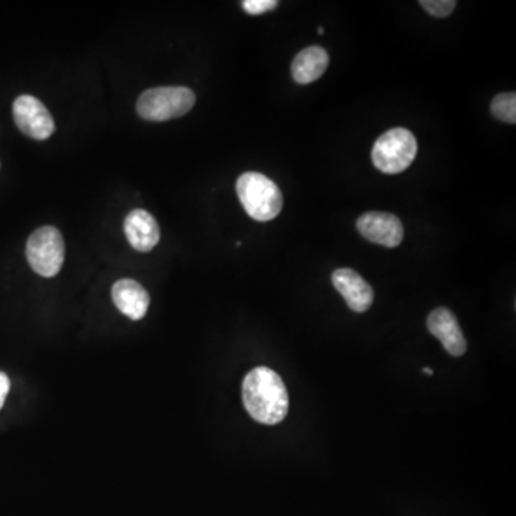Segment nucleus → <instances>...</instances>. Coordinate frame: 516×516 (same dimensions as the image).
I'll return each instance as SVG.
<instances>
[{"label": "nucleus", "instance_id": "obj_14", "mask_svg": "<svg viewBox=\"0 0 516 516\" xmlns=\"http://www.w3.org/2000/svg\"><path fill=\"white\" fill-rule=\"evenodd\" d=\"M420 6L435 18H446L455 11L456 2L455 0H420Z\"/></svg>", "mask_w": 516, "mask_h": 516}, {"label": "nucleus", "instance_id": "obj_6", "mask_svg": "<svg viewBox=\"0 0 516 516\" xmlns=\"http://www.w3.org/2000/svg\"><path fill=\"white\" fill-rule=\"evenodd\" d=\"M13 118L23 134L36 141H45L55 132V121L49 109L31 95H21L13 102Z\"/></svg>", "mask_w": 516, "mask_h": 516}, {"label": "nucleus", "instance_id": "obj_4", "mask_svg": "<svg viewBox=\"0 0 516 516\" xmlns=\"http://www.w3.org/2000/svg\"><path fill=\"white\" fill-rule=\"evenodd\" d=\"M418 154L415 135L405 128L390 129L373 145L372 161L385 174L408 170Z\"/></svg>", "mask_w": 516, "mask_h": 516}, {"label": "nucleus", "instance_id": "obj_8", "mask_svg": "<svg viewBox=\"0 0 516 516\" xmlns=\"http://www.w3.org/2000/svg\"><path fill=\"white\" fill-rule=\"evenodd\" d=\"M334 289L342 294L350 310L356 313H365L372 307L375 293L357 271L352 269H339L332 276Z\"/></svg>", "mask_w": 516, "mask_h": 516}, {"label": "nucleus", "instance_id": "obj_1", "mask_svg": "<svg viewBox=\"0 0 516 516\" xmlns=\"http://www.w3.org/2000/svg\"><path fill=\"white\" fill-rule=\"evenodd\" d=\"M243 402L248 415L263 425H277L289 413V392L270 367L251 370L243 382Z\"/></svg>", "mask_w": 516, "mask_h": 516}, {"label": "nucleus", "instance_id": "obj_12", "mask_svg": "<svg viewBox=\"0 0 516 516\" xmlns=\"http://www.w3.org/2000/svg\"><path fill=\"white\" fill-rule=\"evenodd\" d=\"M327 68H329V54L326 49L310 46L294 58L291 74L297 84L307 85L322 78Z\"/></svg>", "mask_w": 516, "mask_h": 516}, {"label": "nucleus", "instance_id": "obj_17", "mask_svg": "<svg viewBox=\"0 0 516 516\" xmlns=\"http://www.w3.org/2000/svg\"><path fill=\"white\" fill-rule=\"evenodd\" d=\"M423 373H426V375H428V376H432L433 370L430 369V367H425V369H423Z\"/></svg>", "mask_w": 516, "mask_h": 516}, {"label": "nucleus", "instance_id": "obj_7", "mask_svg": "<svg viewBox=\"0 0 516 516\" xmlns=\"http://www.w3.org/2000/svg\"><path fill=\"white\" fill-rule=\"evenodd\" d=\"M357 230L366 240L387 248L400 246L405 236L402 221L396 215L379 213V211H372L359 217Z\"/></svg>", "mask_w": 516, "mask_h": 516}, {"label": "nucleus", "instance_id": "obj_10", "mask_svg": "<svg viewBox=\"0 0 516 516\" xmlns=\"http://www.w3.org/2000/svg\"><path fill=\"white\" fill-rule=\"evenodd\" d=\"M128 243L137 251L147 253L160 243L161 231L157 220L148 211L132 210L124 223Z\"/></svg>", "mask_w": 516, "mask_h": 516}, {"label": "nucleus", "instance_id": "obj_5", "mask_svg": "<svg viewBox=\"0 0 516 516\" xmlns=\"http://www.w3.org/2000/svg\"><path fill=\"white\" fill-rule=\"evenodd\" d=\"M26 258L39 276H56L65 260V241L61 231L52 226L33 231L26 244Z\"/></svg>", "mask_w": 516, "mask_h": 516}, {"label": "nucleus", "instance_id": "obj_3", "mask_svg": "<svg viewBox=\"0 0 516 516\" xmlns=\"http://www.w3.org/2000/svg\"><path fill=\"white\" fill-rule=\"evenodd\" d=\"M195 105V94L185 86H161L145 91L137 102L141 118L152 122L170 121L188 114Z\"/></svg>", "mask_w": 516, "mask_h": 516}, {"label": "nucleus", "instance_id": "obj_2", "mask_svg": "<svg viewBox=\"0 0 516 516\" xmlns=\"http://www.w3.org/2000/svg\"><path fill=\"white\" fill-rule=\"evenodd\" d=\"M236 190L244 210L254 220L267 223L281 213L283 195L266 175L246 172L238 178Z\"/></svg>", "mask_w": 516, "mask_h": 516}, {"label": "nucleus", "instance_id": "obj_15", "mask_svg": "<svg viewBox=\"0 0 516 516\" xmlns=\"http://www.w3.org/2000/svg\"><path fill=\"white\" fill-rule=\"evenodd\" d=\"M279 6L277 0H246L243 2V9L248 15H263V13L273 11Z\"/></svg>", "mask_w": 516, "mask_h": 516}, {"label": "nucleus", "instance_id": "obj_11", "mask_svg": "<svg viewBox=\"0 0 516 516\" xmlns=\"http://www.w3.org/2000/svg\"><path fill=\"white\" fill-rule=\"evenodd\" d=\"M112 300L122 314L131 320H141L150 307V294L135 280H119L112 287Z\"/></svg>", "mask_w": 516, "mask_h": 516}, {"label": "nucleus", "instance_id": "obj_13", "mask_svg": "<svg viewBox=\"0 0 516 516\" xmlns=\"http://www.w3.org/2000/svg\"><path fill=\"white\" fill-rule=\"evenodd\" d=\"M491 111L496 119L506 122V124H515L516 122V94L515 92H505V94L496 95L491 104Z\"/></svg>", "mask_w": 516, "mask_h": 516}, {"label": "nucleus", "instance_id": "obj_16", "mask_svg": "<svg viewBox=\"0 0 516 516\" xmlns=\"http://www.w3.org/2000/svg\"><path fill=\"white\" fill-rule=\"evenodd\" d=\"M9 389H11V380H9V377L6 376L5 373L0 372V409L5 405Z\"/></svg>", "mask_w": 516, "mask_h": 516}, {"label": "nucleus", "instance_id": "obj_9", "mask_svg": "<svg viewBox=\"0 0 516 516\" xmlns=\"http://www.w3.org/2000/svg\"><path fill=\"white\" fill-rule=\"evenodd\" d=\"M428 330L445 347L446 352L453 357L466 353V340L463 336L458 319L446 307H438L428 317Z\"/></svg>", "mask_w": 516, "mask_h": 516}, {"label": "nucleus", "instance_id": "obj_18", "mask_svg": "<svg viewBox=\"0 0 516 516\" xmlns=\"http://www.w3.org/2000/svg\"><path fill=\"white\" fill-rule=\"evenodd\" d=\"M317 32H319V35H323V28H319V31Z\"/></svg>", "mask_w": 516, "mask_h": 516}]
</instances>
